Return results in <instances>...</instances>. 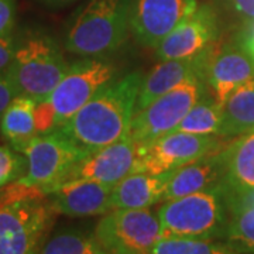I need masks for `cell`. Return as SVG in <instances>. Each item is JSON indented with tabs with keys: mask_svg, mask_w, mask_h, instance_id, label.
Here are the masks:
<instances>
[{
	"mask_svg": "<svg viewBox=\"0 0 254 254\" xmlns=\"http://www.w3.org/2000/svg\"><path fill=\"white\" fill-rule=\"evenodd\" d=\"M134 171H137V144L126 136L113 144L89 153L73 168L66 182L89 180L115 187Z\"/></svg>",
	"mask_w": 254,
	"mask_h": 254,
	"instance_id": "cell-13",
	"label": "cell"
},
{
	"mask_svg": "<svg viewBox=\"0 0 254 254\" xmlns=\"http://www.w3.org/2000/svg\"><path fill=\"white\" fill-rule=\"evenodd\" d=\"M226 11L239 21L245 31L254 26V0H222Z\"/></svg>",
	"mask_w": 254,
	"mask_h": 254,
	"instance_id": "cell-27",
	"label": "cell"
},
{
	"mask_svg": "<svg viewBox=\"0 0 254 254\" xmlns=\"http://www.w3.org/2000/svg\"><path fill=\"white\" fill-rule=\"evenodd\" d=\"M223 165L222 190L225 196L254 190V131L227 141L220 151Z\"/></svg>",
	"mask_w": 254,
	"mask_h": 254,
	"instance_id": "cell-17",
	"label": "cell"
},
{
	"mask_svg": "<svg viewBox=\"0 0 254 254\" xmlns=\"http://www.w3.org/2000/svg\"><path fill=\"white\" fill-rule=\"evenodd\" d=\"M243 41H245L247 50L250 51V54L254 57V26H252L247 31L243 33Z\"/></svg>",
	"mask_w": 254,
	"mask_h": 254,
	"instance_id": "cell-32",
	"label": "cell"
},
{
	"mask_svg": "<svg viewBox=\"0 0 254 254\" xmlns=\"http://www.w3.org/2000/svg\"><path fill=\"white\" fill-rule=\"evenodd\" d=\"M215 46H212L199 54L185 57V58L164 60L160 64H157L141 81L134 113L144 109L153 100L177 88L178 85H181L190 78L196 75H205L206 64Z\"/></svg>",
	"mask_w": 254,
	"mask_h": 254,
	"instance_id": "cell-14",
	"label": "cell"
},
{
	"mask_svg": "<svg viewBox=\"0 0 254 254\" xmlns=\"http://www.w3.org/2000/svg\"><path fill=\"white\" fill-rule=\"evenodd\" d=\"M36 127L38 134H44L57 128L55 113L48 98L37 100L36 105Z\"/></svg>",
	"mask_w": 254,
	"mask_h": 254,
	"instance_id": "cell-28",
	"label": "cell"
},
{
	"mask_svg": "<svg viewBox=\"0 0 254 254\" xmlns=\"http://www.w3.org/2000/svg\"><path fill=\"white\" fill-rule=\"evenodd\" d=\"M55 210H44L28 226L10 236L0 237V254H38L44 245L47 235L54 223Z\"/></svg>",
	"mask_w": 254,
	"mask_h": 254,
	"instance_id": "cell-21",
	"label": "cell"
},
{
	"mask_svg": "<svg viewBox=\"0 0 254 254\" xmlns=\"http://www.w3.org/2000/svg\"><path fill=\"white\" fill-rule=\"evenodd\" d=\"M254 78V57L243 41V34L229 41L219 40L205 68V81L219 105L247 81Z\"/></svg>",
	"mask_w": 254,
	"mask_h": 254,
	"instance_id": "cell-11",
	"label": "cell"
},
{
	"mask_svg": "<svg viewBox=\"0 0 254 254\" xmlns=\"http://www.w3.org/2000/svg\"><path fill=\"white\" fill-rule=\"evenodd\" d=\"M226 138L213 134H193L175 130L144 144H137V171L168 174L185 164L213 153L227 144Z\"/></svg>",
	"mask_w": 254,
	"mask_h": 254,
	"instance_id": "cell-8",
	"label": "cell"
},
{
	"mask_svg": "<svg viewBox=\"0 0 254 254\" xmlns=\"http://www.w3.org/2000/svg\"><path fill=\"white\" fill-rule=\"evenodd\" d=\"M27 171L26 157L7 145H0V190L17 181Z\"/></svg>",
	"mask_w": 254,
	"mask_h": 254,
	"instance_id": "cell-26",
	"label": "cell"
},
{
	"mask_svg": "<svg viewBox=\"0 0 254 254\" xmlns=\"http://www.w3.org/2000/svg\"><path fill=\"white\" fill-rule=\"evenodd\" d=\"M208 92L205 75L185 81L134 113L127 137L136 144H144L175 131L190 108Z\"/></svg>",
	"mask_w": 254,
	"mask_h": 254,
	"instance_id": "cell-6",
	"label": "cell"
},
{
	"mask_svg": "<svg viewBox=\"0 0 254 254\" xmlns=\"http://www.w3.org/2000/svg\"><path fill=\"white\" fill-rule=\"evenodd\" d=\"M43 3H46L48 6H64V4H68L73 0H41Z\"/></svg>",
	"mask_w": 254,
	"mask_h": 254,
	"instance_id": "cell-33",
	"label": "cell"
},
{
	"mask_svg": "<svg viewBox=\"0 0 254 254\" xmlns=\"http://www.w3.org/2000/svg\"><path fill=\"white\" fill-rule=\"evenodd\" d=\"M220 31L216 9L209 3H199L155 47V57L164 61L199 54L218 43Z\"/></svg>",
	"mask_w": 254,
	"mask_h": 254,
	"instance_id": "cell-10",
	"label": "cell"
},
{
	"mask_svg": "<svg viewBox=\"0 0 254 254\" xmlns=\"http://www.w3.org/2000/svg\"><path fill=\"white\" fill-rule=\"evenodd\" d=\"M153 254H240L226 242L203 239H160Z\"/></svg>",
	"mask_w": 254,
	"mask_h": 254,
	"instance_id": "cell-25",
	"label": "cell"
},
{
	"mask_svg": "<svg viewBox=\"0 0 254 254\" xmlns=\"http://www.w3.org/2000/svg\"><path fill=\"white\" fill-rule=\"evenodd\" d=\"M69 68L53 37L30 31L17 38L13 61L6 69L17 95L34 100L47 99Z\"/></svg>",
	"mask_w": 254,
	"mask_h": 254,
	"instance_id": "cell-3",
	"label": "cell"
},
{
	"mask_svg": "<svg viewBox=\"0 0 254 254\" xmlns=\"http://www.w3.org/2000/svg\"><path fill=\"white\" fill-rule=\"evenodd\" d=\"M95 237L108 254H153L161 227L150 209H113L98 222Z\"/></svg>",
	"mask_w": 254,
	"mask_h": 254,
	"instance_id": "cell-7",
	"label": "cell"
},
{
	"mask_svg": "<svg viewBox=\"0 0 254 254\" xmlns=\"http://www.w3.org/2000/svg\"><path fill=\"white\" fill-rule=\"evenodd\" d=\"M222 123V105L210 95L205 93L182 119L177 130L193 134L219 136Z\"/></svg>",
	"mask_w": 254,
	"mask_h": 254,
	"instance_id": "cell-22",
	"label": "cell"
},
{
	"mask_svg": "<svg viewBox=\"0 0 254 254\" xmlns=\"http://www.w3.org/2000/svg\"><path fill=\"white\" fill-rule=\"evenodd\" d=\"M131 0H89L66 26L64 47L83 58L118 51L130 30Z\"/></svg>",
	"mask_w": 254,
	"mask_h": 254,
	"instance_id": "cell-2",
	"label": "cell"
},
{
	"mask_svg": "<svg viewBox=\"0 0 254 254\" xmlns=\"http://www.w3.org/2000/svg\"><path fill=\"white\" fill-rule=\"evenodd\" d=\"M168 174L134 171L127 175L112 190V210L148 209L161 202Z\"/></svg>",
	"mask_w": 254,
	"mask_h": 254,
	"instance_id": "cell-18",
	"label": "cell"
},
{
	"mask_svg": "<svg viewBox=\"0 0 254 254\" xmlns=\"http://www.w3.org/2000/svg\"><path fill=\"white\" fill-rule=\"evenodd\" d=\"M36 105L37 100L33 98L17 95L0 118V133L16 151H20L38 134L36 127Z\"/></svg>",
	"mask_w": 254,
	"mask_h": 254,
	"instance_id": "cell-20",
	"label": "cell"
},
{
	"mask_svg": "<svg viewBox=\"0 0 254 254\" xmlns=\"http://www.w3.org/2000/svg\"><path fill=\"white\" fill-rule=\"evenodd\" d=\"M223 242L240 254H254V206L229 213Z\"/></svg>",
	"mask_w": 254,
	"mask_h": 254,
	"instance_id": "cell-24",
	"label": "cell"
},
{
	"mask_svg": "<svg viewBox=\"0 0 254 254\" xmlns=\"http://www.w3.org/2000/svg\"><path fill=\"white\" fill-rule=\"evenodd\" d=\"M220 151L185 164L168 174L161 202L202 190L220 188L223 182V165L220 160Z\"/></svg>",
	"mask_w": 254,
	"mask_h": 254,
	"instance_id": "cell-16",
	"label": "cell"
},
{
	"mask_svg": "<svg viewBox=\"0 0 254 254\" xmlns=\"http://www.w3.org/2000/svg\"><path fill=\"white\" fill-rule=\"evenodd\" d=\"M118 68L100 58H85L69 65L48 100L55 113L57 128L64 126L78 110L109 83L116 81Z\"/></svg>",
	"mask_w": 254,
	"mask_h": 254,
	"instance_id": "cell-9",
	"label": "cell"
},
{
	"mask_svg": "<svg viewBox=\"0 0 254 254\" xmlns=\"http://www.w3.org/2000/svg\"><path fill=\"white\" fill-rule=\"evenodd\" d=\"M157 216L161 239L223 240L229 222V208L222 188H215L164 200Z\"/></svg>",
	"mask_w": 254,
	"mask_h": 254,
	"instance_id": "cell-4",
	"label": "cell"
},
{
	"mask_svg": "<svg viewBox=\"0 0 254 254\" xmlns=\"http://www.w3.org/2000/svg\"><path fill=\"white\" fill-rule=\"evenodd\" d=\"M141 81L137 72L113 81L60 128L88 154L125 138L134 116Z\"/></svg>",
	"mask_w": 254,
	"mask_h": 254,
	"instance_id": "cell-1",
	"label": "cell"
},
{
	"mask_svg": "<svg viewBox=\"0 0 254 254\" xmlns=\"http://www.w3.org/2000/svg\"><path fill=\"white\" fill-rule=\"evenodd\" d=\"M18 153L27 160V171L17 182L40 188L47 196L68 181L73 168L88 155L61 128L37 134Z\"/></svg>",
	"mask_w": 254,
	"mask_h": 254,
	"instance_id": "cell-5",
	"label": "cell"
},
{
	"mask_svg": "<svg viewBox=\"0 0 254 254\" xmlns=\"http://www.w3.org/2000/svg\"><path fill=\"white\" fill-rule=\"evenodd\" d=\"M16 96H17V91H16L13 82L10 81L7 72L6 71L0 72V118L6 108L10 105V102Z\"/></svg>",
	"mask_w": 254,
	"mask_h": 254,
	"instance_id": "cell-31",
	"label": "cell"
},
{
	"mask_svg": "<svg viewBox=\"0 0 254 254\" xmlns=\"http://www.w3.org/2000/svg\"><path fill=\"white\" fill-rule=\"evenodd\" d=\"M17 38L13 33L0 37V72L6 71L13 61L17 47Z\"/></svg>",
	"mask_w": 254,
	"mask_h": 254,
	"instance_id": "cell-30",
	"label": "cell"
},
{
	"mask_svg": "<svg viewBox=\"0 0 254 254\" xmlns=\"http://www.w3.org/2000/svg\"><path fill=\"white\" fill-rule=\"evenodd\" d=\"M254 131V78L232 92L222 105L219 136L232 140Z\"/></svg>",
	"mask_w": 254,
	"mask_h": 254,
	"instance_id": "cell-19",
	"label": "cell"
},
{
	"mask_svg": "<svg viewBox=\"0 0 254 254\" xmlns=\"http://www.w3.org/2000/svg\"><path fill=\"white\" fill-rule=\"evenodd\" d=\"M16 11V0H0V37L13 33Z\"/></svg>",
	"mask_w": 254,
	"mask_h": 254,
	"instance_id": "cell-29",
	"label": "cell"
},
{
	"mask_svg": "<svg viewBox=\"0 0 254 254\" xmlns=\"http://www.w3.org/2000/svg\"><path fill=\"white\" fill-rule=\"evenodd\" d=\"M38 254H108L95 235L76 229L57 232L43 245Z\"/></svg>",
	"mask_w": 254,
	"mask_h": 254,
	"instance_id": "cell-23",
	"label": "cell"
},
{
	"mask_svg": "<svg viewBox=\"0 0 254 254\" xmlns=\"http://www.w3.org/2000/svg\"><path fill=\"white\" fill-rule=\"evenodd\" d=\"M113 187L89 180H75L63 184L50 193L55 213L71 218L100 216L112 210Z\"/></svg>",
	"mask_w": 254,
	"mask_h": 254,
	"instance_id": "cell-15",
	"label": "cell"
},
{
	"mask_svg": "<svg viewBox=\"0 0 254 254\" xmlns=\"http://www.w3.org/2000/svg\"><path fill=\"white\" fill-rule=\"evenodd\" d=\"M198 4V0H131L130 31L137 43L155 48Z\"/></svg>",
	"mask_w": 254,
	"mask_h": 254,
	"instance_id": "cell-12",
	"label": "cell"
}]
</instances>
